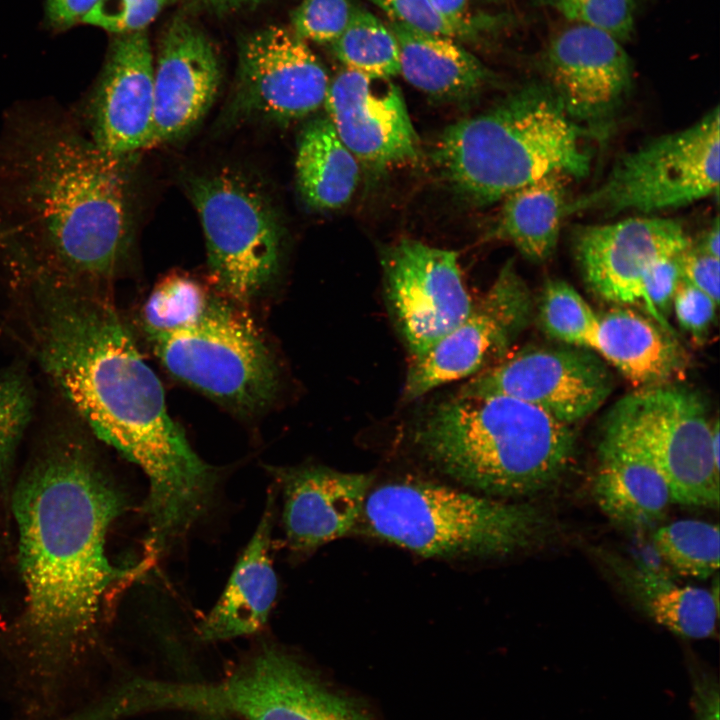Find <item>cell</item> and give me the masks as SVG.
<instances>
[{
    "label": "cell",
    "mask_w": 720,
    "mask_h": 720,
    "mask_svg": "<svg viewBox=\"0 0 720 720\" xmlns=\"http://www.w3.org/2000/svg\"><path fill=\"white\" fill-rule=\"evenodd\" d=\"M719 537L717 524L684 519L661 526L653 540L659 555L678 574L706 579L719 568Z\"/></svg>",
    "instance_id": "obj_29"
},
{
    "label": "cell",
    "mask_w": 720,
    "mask_h": 720,
    "mask_svg": "<svg viewBox=\"0 0 720 720\" xmlns=\"http://www.w3.org/2000/svg\"><path fill=\"white\" fill-rule=\"evenodd\" d=\"M415 442L439 470L489 495L523 496L554 483L576 444L571 425L501 395L461 396L436 405Z\"/></svg>",
    "instance_id": "obj_4"
},
{
    "label": "cell",
    "mask_w": 720,
    "mask_h": 720,
    "mask_svg": "<svg viewBox=\"0 0 720 720\" xmlns=\"http://www.w3.org/2000/svg\"><path fill=\"white\" fill-rule=\"evenodd\" d=\"M323 106L336 134L375 173L417 160L420 141L400 89L387 78L344 69Z\"/></svg>",
    "instance_id": "obj_17"
},
{
    "label": "cell",
    "mask_w": 720,
    "mask_h": 720,
    "mask_svg": "<svg viewBox=\"0 0 720 720\" xmlns=\"http://www.w3.org/2000/svg\"><path fill=\"white\" fill-rule=\"evenodd\" d=\"M329 83L320 59L291 29L268 26L240 43L236 101L246 113L304 118L324 104Z\"/></svg>",
    "instance_id": "obj_15"
},
{
    "label": "cell",
    "mask_w": 720,
    "mask_h": 720,
    "mask_svg": "<svg viewBox=\"0 0 720 720\" xmlns=\"http://www.w3.org/2000/svg\"><path fill=\"white\" fill-rule=\"evenodd\" d=\"M599 444L594 494L601 510L626 528L649 527L671 504L655 460L624 425L608 415Z\"/></svg>",
    "instance_id": "obj_21"
},
{
    "label": "cell",
    "mask_w": 720,
    "mask_h": 720,
    "mask_svg": "<svg viewBox=\"0 0 720 720\" xmlns=\"http://www.w3.org/2000/svg\"><path fill=\"white\" fill-rule=\"evenodd\" d=\"M23 607L16 645L40 674H55L94 640L108 587L129 575L106 555L122 497L79 434L46 441L13 495Z\"/></svg>",
    "instance_id": "obj_2"
},
{
    "label": "cell",
    "mask_w": 720,
    "mask_h": 720,
    "mask_svg": "<svg viewBox=\"0 0 720 720\" xmlns=\"http://www.w3.org/2000/svg\"><path fill=\"white\" fill-rule=\"evenodd\" d=\"M612 389L611 372L588 349L528 346L470 377L457 394L511 397L572 426L595 413Z\"/></svg>",
    "instance_id": "obj_12"
},
{
    "label": "cell",
    "mask_w": 720,
    "mask_h": 720,
    "mask_svg": "<svg viewBox=\"0 0 720 720\" xmlns=\"http://www.w3.org/2000/svg\"><path fill=\"white\" fill-rule=\"evenodd\" d=\"M283 491L288 546L307 552L346 535L361 517L373 477L324 466L270 468Z\"/></svg>",
    "instance_id": "obj_20"
},
{
    "label": "cell",
    "mask_w": 720,
    "mask_h": 720,
    "mask_svg": "<svg viewBox=\"0 0 720 720\" xmlns=\"http://www.w3.org/2000/svg\"><path fill=\"white\" fill-rule=\"evenodd\" d=\"M263 0H199L204 6L217 13H231L251 8Z\"/></svg>",
    "instance_id": "obj_44"
},
{
    "label": "cell",
    "mask_w": 720,
    "mask_h": 720,
    "mask_svg": "<svg viewBox=\"0 0 720 720\" xmlns=\"http://www.w3.org/2000/svg\"><path fill=\"white\" fill-rule=\"evenodd\" d=\"M219 61L204 32L177 17L166 30L154 62V102L148 149L179 139L211 107L219 89Z\"/></svg>",
    "instance_id": "obj_19"
},
{
    "label": "cell",
    "mask_w": 720,
    "mask_h": 720,
    "mask_svg": "<svg viewBox=\"0 0 720 720\" xmlns=\"http://www.w3.org/2000/svg\"><path fill=\"white\" fill-rule=\"evenodd\" d=\"M187 191L217 288L238 302L256 298L274 280L281 262L283 232L271 201L245 177L228 170L191 177Z\"/></svg>",
    "instance_id": "obj_9"
},
{
    "label": "cell",
    "mask_w": 720,
    "mask_h": 720,
    "mask_svg": "<svg viewBox=\"0 0 720 720\" xmlns=\"http://www.w3.org/2000/svg\"><path fill=\"white\" fill-rule=\"evenodd\" d=\"M34 407L32 386L16 368L0 369V473H4L27 428Z\"/></svg>",
    "instance_id": "obj_32"
},
{
    "label": "cell",
    "mask_w": 720,
    "mask_h": 720,
    "mask_svg": "<svg viewBox=\"0 0 720 720\" xmlns=\"http://www.w3.org/2000/svg\"><path fill=\"white\" fill-rule=\"evenodd\" d=\"M679 254L664 256L654 261L648 267L642 281L651 318L675 337H677L676 331L669 323L668 317L672 310L674 294L681 281Z\"/></svg>",
    "instance_id": "obj_36"
},
{
    "label": "cell",
    "mask_w": 720,
    "mask_h": 720,
    "mask_svg": "<svg viewBox=\"0 0 720 720\" xmlns=\"http://www.w3.org/2000/svg\"><path fill=\"white\" fill-rule=\"evenodd\" d=\"M298 189L308 206L337 209L347 204L359 181V162L342 143L327 117L302 131L295 161Z\"/></svg>",
    "instance_id": "obj_27"
},
{
    "label": "cell",
    "mask_w": 720,
    "mask_h": 720,
    "mask_svg": "<svg viewBox=\"0 0 720 720\" xmlns=\"http://www.w3.org/2000/svg\"><path fill=\"white\" fill-rule=\"evenodd\" d=\"M435 12L454 30L457 36L473 30L468 20L469 0H429Z\"/></svg>",
    "instance_id": "obj_42"
},
{
    "label": "cell",
    "mask_w": 720,
    "mask_h": 720,
    "mask_svg": "<svg viewBox=\"0 0 720 720\" xmlns=\"http://www.w3.org/2000/svg\"><path fill=\"white\" fill-rule=\"evenodd\" d=\"M719 234V220L716 217L712 225L703 232L698 243L693 247L702 253L719 258Z\"/></svg>",
    "instance_id": "obj_43"
},
{
    "label": "cell",
    "mask_w": 720,
    "mask_h": 720,
    "mask_svg": "<svg viewBox=\"0 0 720 720\" xmlns=\"http://www.w3.org/2000/svg\"><path fill=\"white\" fill-rule=\"evenodd\" d=\"M174 0H99L82 22L115 35L145 30Z\"/></svg>",
    "instance_id": "obj_35"
},
{
    "label": "cell",
    "mask_w": 720,
    "mask_h": 720,
    "mask_svg": "<svg viewBox=\"0 0 720 720\" xmlns=\"http://www.w3.org/2000/svg\"><path fill=\"white\" fill-rule=\"evenodd\" d=\"M128 158L109 155L47 104L8 113L0 131V253L15 275L103 286L131 228Z\"/></svg>",
    "instance_id": "obj_1"
},
{
    "label": "cell",
    "mask_w": 720,
    "mask_h": 720,
    "mask_svg": "<svg viewBox=\"0 0 720 720\" xmlns=\"http://www.w3.org/2000/svg\"><path fill=\"white\" fill-rule=\"evenodd\" d=\"M389 18L422 32L457 37L454 30L435 12L429 0H371Z\"/></svg>",
    "instance_id": "obj_38"
},
{
    "label": "cell",
    "mask_w": 720,
    "mask_h": 720,
    "mask_svg": "<svg viewBox=\"0 0 720 720\" xmlns=\"http://www.w3.org/2000/svg\"><path fill=\"white\" fill-rule=\"evenodd\" d=\"M590 350L643 388L666 384L686 365L675 336L652 318L626 306L598 313Z\"/></svg>",
    "instance_id": "obj_23"
},
{
    "label": "cell",
    "mask_w": 720,
    "mask_h": 720,
    "mask_svg": "<svg viewBox=\"0 0 720 720\" xmlns=\"http://www.w3.org/2000/svg\"><path fill=\"white\" fill-rule=\"evenodd\" d=\"M331 46L346 69L387 79L400 72L394 33L369 11L353 8L346 28Z\"/></svg>",
    "instance_id": "obj_28"
},
{
    "label": "cell",
    "mask_w": 720,
    "mask_h": 720,
    "mask_svg": "<svg viewBox=\"0 0 720 720\" xmlns=\"http://www.w3.org/2000/svg\"><path fill=\"white\" fill-rule=\"evenodd\" d=\"M533 298L514 261L508 260L464 320L422 355L412 358L403 400L472 377L503 358L532 320Z\"/></svg>",
    "instance_id": "obj_11"
},
{
    "label": "cell",
    "mask_w": 720,
    "mask_h": 720,
    "mask_svg": "<svg viewBox=\"0 0 720 720\" xmlns=\"http://www.w3.org/2000/svg\"><path fill=\"white\" fill-rule=\"evenodd\" d=\"M692 706L695 720H719V687L707 672L692 671Z\"/></svg>",
    "instance_id": "obj_40"
},
{
    "label": "cell",
    "mask_w": 720,
    "mask_h": 720,
    "mask_svg": "<svg viewBox=\"0 0 720 720\" xmlns=\"http://www.w3.org/2000/svg\"><path fill=\"white\" fill-rule=\"evenodd\" d=\"M565 178L552 173L505 197L494 237L513 244L531 262L547 261L556 250L565 217Z\"/></svg>",
    "instance_id": "obj_25"
},
{
    "label": "cell",
    "mask_w": 720,
    "mask_h": 720,
    "mask_svg": "<svg viewBox=\"0 0 720 720\" xmlns=\"http://www.w3.org/2000/svg\"><path fill=\"white\" fill-rule=\"evenodd\" d=\"M157 357L178 380L241 414H254L276 398L277 362L247 315L211 299L193 324L150 337Z\"/></svg>",
    "instance_id": "obj_7"
},
{
    "label": "cell",
    "mask_w": 720,
    "mask_h": 720,
    "mask_svg": "<svg viewBox=\"0 0 720 720\" xmlns=\"http://www.w3.org/2000/svg\"><path fill=\"white\" fill-rule=\"evenodd\" d=\"M588 132L547 83H529L479 115L448 126L433 159L453 191L485 206L552 173L583 178Z\"/></svg>",
    "instance_id": "obj_3"
},
{
    "label": "cell",
    "mask_w": 720,
    "mask_h": 720,
    "mask_svg": "<svg viewBox=\"0 0 720 720\" xmlns=\"http://www.w3.org/2000/svg\"><path fill=\"white\" fill-rule=\"evenodd\" d=\"M575 256L587 286L601 299L637 307L651 318L643 276L657 259L677 255L692 242L683 225L660 217H634L579 227Z\"/></svg>",
    "instance_id": "obj_16"
},
{
    "label": "cell",
    "mask_w": 720,
    "mask_h": 720,
    "mask_svg": "<svg viewBox=\"0 0 720 720\" xmlns=\"http://www.w3.org/2000/svg\"><path fill=\"white\" fill-rule=\"evenodd\" d=\"M163 709L234 715L243 720H365L293 657L272 647L262 649L223 680H133L101 707L106 720Z\"/></svg>",
    "instance_id": "obj_6"
},
{
    "label": "cell",
    "mask_w": 720,
    "mask_h": 720,
    "mask_svg": "<svg viewBox=\"0 0 720 720\" xmlns=\"http://www.w3.org/2000/svg\"><path fill=\"white\" fill-rule=\"evenodd\" d=\"M352 10L348 0H303L291 14V30L305 42L332 44L346 28Z\"/></svg>",
    "instance_id": "obj_34"
},
{
    "label": "cell",
    "mask_w": 720,
    "mask_h": 720,
    "mask_svg": "<svg viewBox=\"0 0 720 720\" xmlns=\"http://www.w3.org/2000/svg\"><path fill=\"white\" fill-rule=\"evenodd\" d=\"M718 303L682 279L672 301L679 326L695 340L703 341L715 320Z\"/></svg>",
    "instance_id": "obj_37"
},
{
    "label": "cell",
    "mask_w": 720,
    "mask_h": 720,
    "mask_svg": "<svg viewBox=\"0 0 720 720\" xmlns=\"http://www.w3.org/2000/svg\"><path fill=\"white\" fill-rule=\"evenodd\" d=\"M399 47L400 74L424 94L444 101L473 97L494 74L453 38L390 22Z\"/></svg>",
    "instance_id": "obj_24"
},
{
    "label": "cell",
    "mask_w": 720,
    "mask_h": 720,
    "mask_svg": "<svg viewBox=\"0 0 720 720\" xmlns=\"http://www.w3.org/2000/svg\"><path fill=\"white\" fill-rule=\"evenodd\" d=\"M153 102L154 61L146 31L115 35L86 100L87 135L116 157L148 149Z\"/></svg>",
    "instance_id": "obj_18"
},
{
    "label": "cell",
    "mask_w": 720,
    "mask_h": 720,
    "mask_svg": "<svg viewBox=\"0 0 720 720\" xmlns=\"http://www.w3.org/2000/svg\"><path fill=\"white\" fill-rule=\"evenodd\" d=\"M720 112L656 137L619 158L591 191L568 201L565 217L597 212L650 214L718 197Z\"/></svg>",
    "instance_id": "obj_8"
},
{
    "label": "cell",
    "mask_w": 720,
    "mask_h": 720,
    "mask_svg": "<svg viewBox=\"0 0 720 720\" xmlns=\"http://www.w3.org/2000/svg\"><path fill=\"white\" fill-rule=\"evenodd\" d=\"M538 320L550 338L590 350L598 313L573 286L562 280H549L538 303Z\"/></svg>",
    "instance_id": "obj_30"
},
{
    "label": "cell",
    "mask_w": 720,
    "mask_h": 720,
    "mask_svg": "<svg viewBox=\"0 0 720 720\" xmlns=\"http://www.w3.org/2000/svg\"><path fill=\"white\" fill-rule=\"evenodd\" d=\"M274 516L272 494L222 595L200 625L203 640L250 635L265 625L278 588L271 552Z\"/></svg>",
    "instance_id": "obj_22"
},
{
    "label": "cell",
    "mask_w": 720,
    "mask_h": 720,
    "mask_svg": "<svg viewBox=\"0 0 720 720\" xmlns=\"http://www.w3.org/2000/svg\"><path fill=\"white\" fill-rule=\"evenodd\" d=\"M629 591L657 624L691 639L712 637L718 620V585L709 591L700 587L680 586L657 572L630 567L610 558Z\"/></svg>",
    "instance_id": "obj_26"
},
{
    "label": "cell",
    "mask_w": 720,
    "mask_h": 720,
    "mask_svg": "<svg viewBox=\"0 0 720 720\" xmlns=\"http://www.w3.org/2000/svg\"><path fill=\"white\" fill-rule=\"evenodd\" d=\"M206 716H207V720H227L226 717L219 716V715H206Z\"/></svg>",
    "instance_id": "obj_45"
},
{
    "label": "cell",
    "mask_w": 720,
    "mask_h": 720,
    "mask_svg": "<svg viewBox=\"0 0 720 720\" xmlns=\"http://www.w3.org/2000/svg\"><path fill=\"white\" fill-rule=\"evenodd\" d=\"M368 532L425 557L504 556L545 535L529 504L506 503L419 480L370 491L361 514Z\"/></svg>",
    "instance_id": "obj_5"
},
{
    "label": "cell",
    "mask_w": 720,
    "mask_h": 720,
    "mask_svg": "<svg viewBox=\"0 0 720 720\" xmlns=\"http://www.w3.org/2000/svg\"><path fill=\"white\" fill-rule=\"evenodd\" d=\"M387 306L412 358L455 328L472 309L456 252L402 239L381 254Z\"/></svg>",
    "instance_id": "obj_13"
},
{
    "label": "cell",
    "mask_w": 720,
    "mask_h": 720,
    "mask_svg": "<svg viewBox=\"0 0 720 720\" xmlns=\"http://www.w3.org/2000/svg\"><path fill=\"white\" fill-rule=\"evenodd\" d=\"M573 23L601 29L620 42L630 40L635 29V0H535Z\"/></svg>",
    "instance_id": "obj_33"
},
{
    "label": "cell",
    "mask_w": 720,
    "mask_h": 720,
    "mask_svg": "<svg viewBox=\"0 0 720 720\" xmlns=\"http://www.w3.org/2000/svg\"><path fill=\"white\" fill-rule=\"evenodd\" d=\"M608 415L655 460L672 503L718 507L719 460L712 448L713 422L701 397L683 387H647L621 399Z\"/></svg>",
    "instance_id": "obj_10"
},
{
    "label": "cell",
    "mask_w": 720,
    "mask_h": 720,
    "mask_svg": "<svg viewBox=\"0 0 720 720\" xmlns=\"http://www.w3.org/2000/svg\"><path fill=\"white\" fill-rule=\"evenodd\" d=\"M541 65L568 115L590 136H607L632 88V62L622 42L573 23L551 37Z\"/></svg>",
    "instance_id": "obj_14"
},
{
    "label": "cell",
    "mask_w": 720,
    "mask_h": 720,
    "mask_svg": "<svg viewBox=\"0 0 720 720\" xmlns=\"http://www.w3.org/2000/svg\"><path fill=\"white\" fill-rule=\"evenodd\" d=\"M211 299L194 279L172 274L160 281L142 310V321L148 335L171 332L195 323Z\"/></svg>",
    "instance_id": "obj_31"
},
{
    "label": "cell",
    "mask_w": 720,
    "mask_h": 720,
    "mask_svg": "<svg viewBox=\"0 0 720 720\" xmlns=\"http://www.w3.org/2000/svg\"><path fill=\"white\" fill-rule=\"evenodd\" d=\"M681 279L719 304V258L698 251L691 244L678 255Z\"/></svg>",
    "instance_id": "obj_39"
},
{
    "label": "cell",
    "mask_w": 720,
    "mask_h": 720,
    "mask_svg": "<svg viewBox=\"0 0 720 720\" xmlns=\"http://www.w3.org/2000/svg\"><path fill=\"white\" fill-rule=\"evenodd\" d=\"M99 0H46L45 21L56 31L71 28L95 7Z\"/></svg>",
    "instance_id": "obj_41"
}]
</instances>
